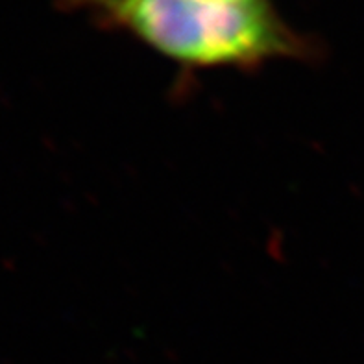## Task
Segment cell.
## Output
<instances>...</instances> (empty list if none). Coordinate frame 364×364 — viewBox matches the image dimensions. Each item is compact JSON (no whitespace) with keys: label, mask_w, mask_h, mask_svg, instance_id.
Masks as SVG:
<instances>
[{"label":"cell","mask_w":364,"mask_h":364,"mask_svg":"<svg viewBox=\"0 0 364 364\" xmlns=\"http://www.w3.org/2000/svg\"><path fill=\"white\" fill-rule=\"evenodd\" d=\"M230 2H261V0H230Z\"/></svg>","instance_id":"cell-2"},{"label":"cell","mask_w":364,"mask_h":364,"mask_svg":"<svg viewBox=\"0 0 364 364\" xmlns=\"http://www.w3.org/2000/svg\"><path fill=\"white\" fill-rule=\"evenodd\" d=\"M73 4L185 69H255L313 52L268 0H73Z\"/></svg>","instance_id":"cell-1"}]
</instances>
